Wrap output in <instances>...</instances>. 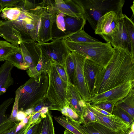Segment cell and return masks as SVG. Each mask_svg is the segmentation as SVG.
<instances>
[{
    "label": "cell",
    "mask_w": 134,
    "mask_h": 134,
    "mask_svg": "<svg viewBox=\"0 0 134 134\" xmlns=\"http://www.w3.org/2000/svg\"><path fill=\"white\" fill-rule=\"evenodd\" d=\"M129 81L134 82V57L122 49H115L107 64L97 75L94 95Z\"/></svg>",
    "instance_id": "6da1fadb"
},
{
    "label": "cell",
    "mask_w": 134,
    "mask_h": 134,
    "mask_svg": "<svg viewBox=\"0 0 134 134\" xmlns=\"http://www.w3.org/2000/svg\"><path fill=\"white\" fill-rule=\"evenodd\" d=\"M49 77L47 73H42L40 77L31 78L20 86L18 100L19 111H25L33 108L44 100L48 88Z\"/></svg>",
    "instance_id": "7a4b0ae2"
},
{
    "label": "cell",
    "mask_w": 134,
    "mask_h": 134,
    "mask_svg": "<svg viewBox=\"0 0 134 134\" xmlns=\"http://www.w3.org/2000/svg\"><path fill=\"white\" fill-rule=\"evenodd\" d=\"M83 11V18L89 22L92 29L96 30L99 19L111 11L119 18L124 16L122 10L124 0H78Z\"/></svg>",
    "instance_id": "3957f363"
},
{
    "label": "cell",
    "mask_w": 134,
    "mask_h": 134,
    "mask_svg": "<svg viewBox=\"0 0 134 134\" xmlns=\"http://www.w3.org/2000/svg\"><path fill=\"white\" fill-rule=\"evenodd\" d=\"M47 73L49 81L44 100L45 107L48 108L49 111L61 112L64 107L68 106L66 100L67 85L61 78L53 62L51 61Z\"/></svg>",
    "instance_id": "277c9868"
},
{
    "label": "cell",
    "mask_w": 134,
    "mask_h": 134,
    "mask_svg": "<svg viewBox=\"0 0 134 134\" xmlns=\"http://www.w3.org/2000/svg\"><path fill=\"white\" fill-rule=\"evenodd\" d=\"M69 49L73 51L95 61L104 67L109 62L115 49L110 42L100 41L95 43H77L66 41Z\"/></svg>",
    "instance_id": "5b68a950"
},
{
    "label": "cell",
    "mask_w": 134,
    "mask_h": 134,
    "mask_svg": "<svg viewBox=\"0 0 134 134\" xmlns=\"http://www.w3.org/2000/svg\"><path fill=\"white\" fill-rule=\"evenodd\" d=\"M19 8L20 14L17 19L12 21L20 32L22 42L36 41L40 24V16Z\"/></svg>",
    "instance_id": "8992f818"
},
{
    "label": "cell",
    "mask_w": 134,
    "mask_h": 134,
    "mask_svg": "<svg viewBox=\"0 0 134 134\" xmlns=\"http://www.w3.org/2000/svg\"><path fill=\"white\" fill-rule=\"evenodd\" d=\"M37 44L41 50V57L45 61L53 62L65 68L66 58L71 52L66 45L64 38L49 42L37 43Z\"/></svg>",
    "instance_id": "52a82bcc"
},
{
    "label": "cell",
    "mask_w": 134,
    "mask_h": 134,
    "mask_svg": "<svg viewBox=\"0 0 134 134\" xmlns=\"http://www.w3.org/2000/svg\"><path fill=\"white\" fill-rule=\"evenodd\" d=\"M70 51L73 55L75 65V80L73 85L82 99L85 102H89L90 101L91 98L86 86L83 71L85 61L89 58L75 51Z\"/></svg>",
    "instance_id": "ba28073f"
},
{
    "label": "cell",
    "mask_w": 134,
    "mask_h": 134,
    "mask_svg": "<svg viewBox=\"0 0 134 134\" xmlns=\"http://www.w3.org/2000/svg\"><path fill=\"white\" fill-rule=\"evenodd\" d=\"M134 87V82L129 81L103 93L95 94L90 104L108 101L115 103L126 97Z\"/></svg>",
    "instance_id": "9c48e42d"
},
{
    "label": "cell",
    "mask_w": 134,
    "mask_h": 134,
    "mask_svg": "<svg viewBox=\"0 0 134 134\" xmlns=\"http://www.w3.org/2000/svg\"><path fill=\"white\" fill-rule=\"evenodd\" d=\"M57 12L48 8L40 15V24L36 41L39 43H46L53 40L52 28Z\"/></svg>",
    "instance_id": "30bf717a"
},
{
    "label": "cell",
    "mask_w": 134,
    "mask_h": 134,
    "mask_svg": "<svg viewBox=\"0 0 134 134\" xmlns=\"http://www.w3.org/2000/svg\"><path fill=\"white\" fill-rule=\"evenodd\" d=\"M108 42L111 43L115 49H121L131 55V44L124 17L120 19L117 23L113 33L107 42Z\"/></svg>",
    "instance_id": "8fae6325"
},
{
    "label": "cell",
    "mask_w": 134,
    "mask_h": 134,
    "mask_svg": "<svg viewBox=\"0 0 134 134\" xmlns=\"http://www.w3.org/2000/svg\"><path fill=\"white\" fill-rule=\"evenodd\" d=\"M90 107L100 123L119 134H127L131 130V125L116 116H107L104 115L95 110L90 105Z\"/></svg>",
    "instance_id": "7c38bea8"
},
{
    "label": "cell",
    "mask_w": 134,
    "mask_h": 134,
    "mask_svg": "<svg viewBox=\"0 0 134 134\" xmlns=\"http://www.w3.org/2000/svg\"><path fill=\"white\" fill-rule=\"evenodd\" d=\"M120 19L114 11H111L106 13L98 20L94 31L95 34L100 35L107 42Z\"/></svg>",
    "instance_id": "4fadbf2b"
},
{
    "label": "cell",
    "mask_w": 134,
    "mask_h": 134,
    "mask_svg": "<svg viewBox=\"0 0 134 134\" xmlns=\"http://www.w3.org/2000/svg\"><path fill=\"white\" fill-rule=\"evenodd\" d=\"M20 47L24 60L29 66L27 69L36 68L41 57V50L37 43L35 41L21 42Z\"/></svg>",
    "instance_id": "5bb4252c"
},
{
    "label": "cell",
    "mask_w": 134,
    "mask_h": 134,
    "mask_svg": "<svg viewBox=\"0 0 134 134\" xmlns=\"http://www.w3.org/2000/svg\"><path fill=\"white\" fill-rule=\"evenodd\" d=\"M53 5L57 12L77 18H83V10L78 0H55Z\"/></svg>",
    "instance_id": "9a60e30c"
},
{
    "label": "cell",
    "mask_w": 134,
    "mask_h": 134,
    "mask_svg": "<svg viewBox=\"0 0 134 134\" xmlns=\"http://www.w3.org/2000/svg\"><path fill=\"white\" fill-rule=\"evenodd\" d=\"M103 66L88 58L85 61L83 67L85 83L91 99L94 95V86L97 74Z\"/></svg>",
    "instance_id": "2e32d148"
},
{
    "label": "cell",
    "mask_w": 134,
    "mask_h": 134,
    "mask_svg": "<svg viewBox=\"0 0 134 134\" xmlns=\"http://www.w3.org/2000/svg\"><path fill=\"white\" fill-rule=\"evenodd\" d=\"M66 100L68 106L83 119L87 102L82 99L75 86L70 82L67 87Z\"/></svg>",
    "instance_id": "e0dca14e"
},
{
    "label": "cell",
    "mask_w": 134,
    "mask_h": 134,
    "mask_svg": "<svg viewBox=\"0 0 134 134\" xmlns=\"http://www.w3.org/2000/svg\"><path fill=\"white\" fill-rule=\"evenodd\" d=\"M0 36L16 47H19L22 42L20 32L12 21L0 19Z\"/></svg>",
    "instance_id": "ac0fdd59"
},
{
    "label": "cell",
    "mask_w": 134,
    "mask_h": 134,
    "mask_svg": "<svg viewBox=\"0 0 134 134\" xmlns=\"http://www.w3.org/2000/svg\"><path fill=\"white\" fill-rule=\"evenodd\" d=\"M13 67L6 60L0 66V96L5 93L9 87L14 84V80L11 75Z\"/></svg>",
    "instance_id": "d6986e66"
},
{
    "label": "cell",
    "mask_w": 134,
    "mask_h": 134,
    "mask_svg": "<svg viewBox=\"0 0 134 134\" xmlns=\"http://www.w3.org/2000/svg\"><path fill=\"white\" fill-rule=\"evenodd\" d=\"M14 101L13 98H10L0 104V134L13 127L19 123L12 121L10 116L8 117L6 114L7 110Z\"/></svg>",
    "instance_id": "ffe728a7"
},
{
    "label": "cell",
    "mask_w": 134,
    "mask_h": 134,
    "mask_svg": "<svg viewBox=\"0 0 134 134\" xmlns=\"http://www.w3.org/2000/svg\"><path fill=\"white\" fill-rule=\"evenodd\" d=\"M66 15L58 12L52 28L53 40L66 39L68 37L66 33L64 16Z\"/></svg>",
    "instance_id": "44dd1931"
},
{
    "label": "cell",
    "mask_w": 134,
    "mask_h": 134,
    "mask_svg": "<svg viewBox=\"0 0 134 134\" xmlns=\"http://www.w3.org/2000/svg\"><path fill=\"white\" fill-rule=\"evenodd\" d=\"M55 120L66 130L73 134H88L82 125L63 115L54 117Z\"/></svg>",
    "instance_id": "7402d4cb"
},
{
    "label": "cell",
    "mask_w": 134,
    "mask_h": 134,
    "mask_svg": "<svg viewBox=\"0 0 134 134\" xmlns=\"http://www.w3.org/2000/svg\"><path fill=\"white\" fill-rule=\"evenodd\" d=\"M64 18L68 37L82 30L86 23V20L83 18H78L66 15Z\"/></svg>",
    "instance_id": "603a6c76"
},
{
    "label": "cell",
    "mask_w": 134,
    "mask_h": 134,
    "mask_svg": "<svg viewBox=\"0 0 134 134\" xmlns=\"http://www.w3.org/2000/svg\"><path fill=\"white\" fill-rule=\"evenodd\" d=\"M38 123L37 134H55L52 115L48 111L45 115L41 116Z\"/></svg>",
    "instance_id": "cb8c5ba5"
},
{
    "label": "cell",
    "mask_w": 134,
    "mask_h": 134,
    "mask_svg": "<svg viewBox=\"0 0 134 134\" xmlns=\"http://www.w3.org/2000/svg\"><path fill=\"white\" fill-rule=\"evenodd\" d=\"M114 106L124 110L134 119V88L131 90L126 97L116 103Z\"/></svg>",
    "instance_id": "d4e9b609"
},
{
    "label": "cell",
    "mask_w": 134,
    "mask_h": 134,
    "mask_svg": "<svg viewBox=\"0 0 134 134\" xmlns=\"http://www.w3.org/2000/svg\"><path fill=\"white\" fill-rule=\"evenodd\" d=\"M65 40L69 41L82 43L100 42L97 39L89 35L83 30L69 36Z\"/></svg>",
    "instance_id": "484cf974"
},
{
    "label": "cell",
    "mask_w": 134,
    "mask_h": 134,
    "mask_svg": "<svg viewBox=\"0 0 134 134\" xmlns=\"http://www.w3.org/2000/svg\"><path fill=\"white\" fill-rule=\"evenodd\" d=\"M5 60L8 61L14 66L19 69L25 70L29 67L24 60L20 49L8 56L5 59Z\"/></svg>",
    "instance_id": "4316f807"
},
{
    "label": "cell",
    "mask_w": 134,
    "mask_h": 134,
    "mask_svg": "<svg viewBox=\"0 0 134 134\" xmlns=\"http://www.w3.org/2000/svg\"><path fill=\"white\" fill-rule=\"evenodd\" d=\"M20 50V47L14 46L5 41L0 40V62L13 53Z\"/></svg>",
    "instance_id": "83f0119b"
},
{
    "label": "cell",
    "mask_w": 134,
    "mask_h": 134,
    "mask_svg": "<svg viewBox=\"0 0 134 134\" xmlns=\"http://www.w3.org/2000/svg\"><path fill=\"white\" fill-rule=\"evenodd\" d=\"M21 12L20 9L18 7H5L2 10L0 16L5 20L14 21L17 19Z\"/></svg>",
    "instance_id": "f1b7e54d"
},
{
    "label": "cell",
    "mask_w": 134,
    "mask_h": 134,
    "mask_svg": "<svg viewBox=\"0 0 134 134\" xmlns=\"http://www.w3.org/2000/svg\"><path fill=\"white\" fill-rule=\"evenodd\" d=\"M124 19L131 46V55L134 57V24L133 21L124 14Z\"/></svg>",
    "instance_id": "f546056e"
},
{
    "label": "cell",
    "mask_w": 134,
    "mask_h": 134,
    "mask_svg": "<svg viewBox=\"0 0 134 134\" xmlns=\"http://www.w3.org/2000/svg\"><path fill=\"white\" fill-rule=\"evenodd\" d=\"M65 68L70 82L73 84L75 80V65L73 55L71 52L66 58Z\"/></svg>",
    "instance_id": "4dcf8cb0"
},
{
    "label": "cell",
    "mask_w": 134,
    "mask_h": 134,
    "mask_svg": "<svg viewBox=\"0 0 134 134\" xmlns=\"http://www.w3.org/2000/svg\"><path fill=\"white\" fill-rule=\"evenodd\" d=\"M63 116L79 124L84 123L83 119L68 106L64 107L61 111Z\"/></svg>",
    "instance_id": "1f68e13d"
},
{
    "label": "cell",
    "mask_w": 134,
    "mask_h": 134,
    "mask_svg": "<svg viewBox=\"0 0 134 134\" xmlns=\"http://www.w3.org/2000/svg\"><path fill=\"white\" fill-rule=\"evenodd\" d=\"M112 114L120 118L131 126L134 123V119L127 112L119 107L114 106Z\"/></svg>",
    "instance_id": "d6a6232c"
},
{
    "label": "cell",
    "mask_w": 134,
    "mask_h": 134,
    "mask_svg": "<svg viewBox=\"0 0 134 134\" xmlns=\"http://www.w3.org/2000/svg\"><path fill=\"white\" fill-rule=\"evenodd\" d=\"M90 104L89 103L87 102L83 116V123L91 122H97V119L90 107Z\"/></svg>",
    "instance_id": "836d02e7"
},
{
    "label": "cell",
    "mask_w": 134,
    "mask_h": 134,
    "mask_svg": "<svg viewBox=\"0 0 134 134\" xmlns=\"http://www.w3.org/2000/svg\"><path fill=\"white\" fill-rule=\"evenodd\" d=\"M20 87H19L15 92V96L14 102L11 114L10 115L11 120L13 121L18 123L17 116L18 111V102L20 96Z\"/></svg>",
    "instance_id": "e575fe53"
},
{
    "label": "cell",
    "mask_w": 134,
    "mask_h": 134,
    "mask_svg": "<svg viewBox=\"0 0 134 134\" xmlns=\"http://www.w3.org/2000/svg\"><path fill=\"white\" fill-rule=\"evenodd\" d=\"M87 123L95 129L101 134H119L99 123L91 122Z\"/></svg>",
    "instance_id": "d590c367"
},
{
    "label": "cell",
    "mask_w": 134,
    "mask_h": 134,
    "mask_svg": "<svg viewBox=\"0 0 134 134\" xmlns=\"http://www.w3.org/2000/svg\"><path fill=\"white\" fill-rule=\"evenodd\" d=\"M115 104L108 101L101 102L96 104H91L92 106H95L112 114Z\"/></svg>",
    "instance_id": "8d00e7d4"
},
{
    "label": "cell",
    "mask_w": 134,
    "mask_h": 134,
    "mask_svg": "<svg viewBox=\"0 0 134 134\" xmlns=\"http://www.w3.org/2000/svg\"><path fill=\"white\" fill-rule=\"evenodd\" d=\"M55 64L57 71L61 78L68 85L70 82L65 68L59 64Z\"/></svg>",
    "instance_id": "74e56055"
},
{
    "label": "cell",
    "mask_w": 134,
    "mask_h": 134,
    "mask_svg": "<svg viewBox=\"0 0 134 134\" xmlns=\"http://www.w3.org/2000/svg\"><path fill=\"white\" fill-rule=\"evenodd\" d=\"M21 0H0V5L1 10L4 8L16 7Z\"/></svg>",
    "instance_id": "f35d334b"
},
{
    "label": "cell",
    "mask_w": 134,
    "mask_h": 134,
    "mask_svg": "<svg viewBox=\"0 0 134 134\" xmlns=\"http://www.w3.org/2000/svg\"><path fill=\"white\" fill-rule=\"evenodd\" d=\"M82 125L88 134H101L95 129L87 123H83Z\"/></svg>",
    "instance_id": "ab89813d"
},
{
    "label": "cell",
    "mask_w": 134,
    "mask_h": 134,
    "mask_svg": "<svg viewBox=\"0 0 134 134\" xmlns=\"http://www.w3.org/2000/svg\"><path fill=\"white\" fill-rule=\"evenodd\" d=\"M38 123L31 125L24 134H37Z\"/></svg>",
    "instance_id": "60d3db41"
},
{
    "label": "cell",
    "mask_w": 134,
    "mask_h": 134,
    "mask_svg": "<svg viewBox=\"0 0 134 134\" xmlns=\"http://www.w3.org/2000/svg\"><path fill=\"white\" fill-rule=\"evenodd\" d=\"M18 123L12 128L5 131L1 134H18L20 131L18 132L16 131V128Z\"/></svg>",
    "instance_id": "b9f144b4"
},
{
    "label": "cell",
    "mask_w": 134,
    "mask_h": 134,
    "mask_svg": "<svg viewBox=\"0 0 134 134\" xmlns=\"http://www.w3.org/2000/svg\"><path fill=\"white\" fill-rule=\"evenodd\" d=\"M45 100V99H44ZM44 100L36 105L33 108V112L32 114H33L36 113L39 111L42 108L45 107L44 104Z\"/></svg>",
    "instance_id": "7bdbcfd3"
},
{
    "label": "cell",
    "mask_w": 134,
    "mask_h": 134,
    "mask_svg": "<svg viewBox=\"0 0 134 134\" xmlns=\"http://www.w3.org/2000/svg\"><path fill=\"white\" fill-rule=\"evenodd\" d=\"M27 116L25 111L19 110L17 116V119L18 121H21Z\"/></svg>",
    "instance_id": "ee69618b"
},
{
    "label": "cell",
    "mask_w": 134,
    "mask_h": 134,
    "mask_svg": "<svg viewBox=\"0 0 134 134\" xmlns=\"http://www.w3.org/2000/svg\"><path fill=\"white\" fill-rule=\"evenodd\" d=\"M92 106L96 110L104 115L110 116H113L114 115L112 114H110L103 109L99 108L98 107L95 106Z\"/></svg>",
    "instance_id": "f6af8a7d"
},
{
    "label": "cell",
    "mask_w": 134,
    "mask_h": 134,
    "mask_svg": "<svg viewBox=\"0 0 134 134\" xmlns=\"http://www.w3.org/2000/svg\"><path fill=\"white\" fill-rule=\"evenodd\" d=\"M48 108L46 107H44L42 108L40 111L41 116H42L46 114L48 111Z\"/></svg>",
    "instance_id": "bcb514c9"
},
{
    "label": "cell",
    "mask_w": 134,
    "mask_h": 134,
    "mask_svg": "<svg viewBox=\"0 0 134 134\" xmlns=\"http://www.w3.org/2000/svg\"><path fill=\"white\" fill-rule=\"evenodd\" d=\"M31 114L27 116L22 121L23 123L25 125L28 122L29 120L31 117Z\"/></svg>",
    "instance_id": "7dc6e473"
},
{
    "label": "cell",
    "mask_w": 134,
    "mask_h": 134,
    "mask_svg": "<svg viewBox=\"0 0 134 134\" xmlns=\"http://www.w3.org/2000/svg\"><path fill=\"white\" fill-rule=\"evenodd\" d=\"M33 112V108L26 110L25 112L27 115L31 114Z\"/></svg>",
    "instance_id": "c3c4849f"
},
{
    "label": "cell",
    "mask_w": 134,
    "mask_h": 134,
    "mask_svg": "<svg viewBox=\"0 0 134 134\" xmlns=\"http://www.w3.org/2000/svg\"><path fill=\"white\" fill-rule=\"evenodd\" d=\"M64 134H73L68 130H65L64 131Z\"/></svg>",
    "instance_id": "681fc988"
},
{
    "label": "cell",
    "mask_w": 134,
    "mask_h": 134,
    "mask_svg": "<svg viewBox=\"0 0 134 134\" xmlns=\"http://www.w3.org/2000/svg\"><path fill=\"white\" fill-rule=\"evenodd\" d=\"M127 134H134V130H131L128 132Z\"/></svg>",
    "instance_id": "f907efd6"
},
{
    "label": "cell",
    "mask_w": 134,
    "mask_h": 134,
    "mask_svg": "<svg viewBox=\"0 0 134 134\" xmlns=\"http://www.w3.org/2000/svg\"><path fill=\"white\" fill-rule=\"evenodd\" d=\"M132 10L133 11V16H134V1L133 2V4L132 5L131 7Z\"/></svg>",
    "instance_id": "816d5d0a"
},
{
    "label": "cell",
    "mask_w": 134,
    "mask_h": 134,
    "mask_svg": "<svg viewBox=\"0 0 134 134\" xmlns=\"http://www.w3.org/2000/svg\"><path fill=\"white\" fill-rule=\"evenodd\" d=\"M1 6H0V14H1Z\"/></svg>",
    "instance_id": "f5cc1de1"
}]
</instances>
